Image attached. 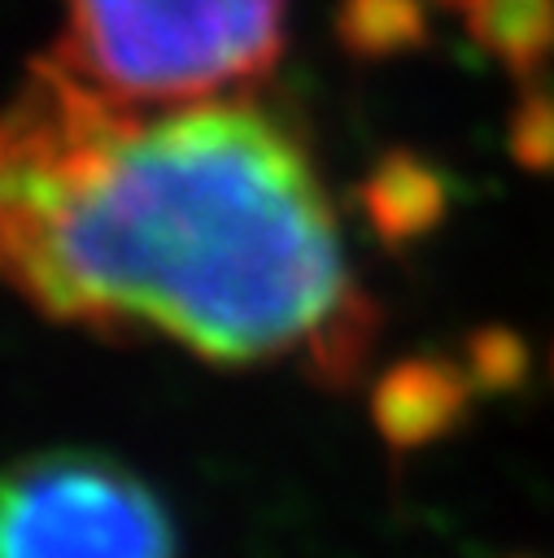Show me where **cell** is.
I'll return each instance as SVG.
<instances>
[{
  "label": "cell",
  "instance_id": "cell-1",
  "mask_svg": "<svg viewBox=\"0 0 554 558\" xmlns=\"http://www.w3.org/2000/svg\"><path fill=\"white\" fill-rule=\"evenodd\" d=\"M0 253L48 318L253 366L305 353L353 384L380 310L349 283L305 144L257 100L144 113L57 57L26 65L0 135Z\"/></svg>",
  "mask_w": 554,
  "mask_h": 558
},
{
  "label": "cell",
  "instance_id": "cell-2",
  "mask_svg": "<svg viewBox=\"0 0 554 558\" xmlns=\"http://www.w3.org/2000/svg\"><path fill=\"white\" fill-rule=\"evenodd\" d=\"M288 0H65L61 65L127 105H192L270 74Z\"/></svg>",
  "mask_w": 554,
  "mask_h": 558
},
{
  "label": "cell",
  "instance_id": "cell-3",
  "mask_svg": "<svg viewBox=\"0 0 554 558\" xmlns=\"http://www.w3.org/2000/svg\"><path fill=\"white\" fill-rule=\"evenodd\" d=\"M0 558H174L161 501L100 453H35L4 475Z\"/></svg>",
  "mask_w": 554,
  "mask_h": 558
},
{
  "label": "cell",
  "instance_id": "cell-4",
  "mask_svg": "<svg viewBox=\"0 0 554 558\" xmlns=\"http://www.w3.org/2000/svg\"><path fill=\"white\" fill-rule=\"evenodd\" d=\"M471 388L475 384L467 366L449 357L419 353V357L393 362L371 388V418H375L380 440L393 453H414L449 436L467 418Z\"/></svg>",
  "mask_w": 554,
  "mask_h": 558
},
{
  "label": "cell",
  "instance_id": "cell-5",
  "mask_svg": "<svg viewBox=\"0 0 554 558\" xmlns=\"http://www.w3.org/2000/svg\"><path fill=\"white\" fill-rule=\"evenodd\" d=\"M358 209L380 244L406 248L441 227V218L449 214V183L419 153L393 148L358 183Z\"/></svg>",
  "mask_w": 554,
  "mask_h": 558
},
{
  "label": "cell",
  "instance_id": "cell-6",
  "mask_svg": "<svg viewBox=\"0 0 554 558\" xmlns=\"http://www.w3.org/2000/svg\"><path fill=\"white\" fill-rule=\"evenodd\" d=\"M523 87L554 57V0H436Z\"/></svg>",
  "mask_w": 554,
  "mask_h": 558
},
{
  "label": "cell",
  "instance_id": "cell-7",
  "mask_svg": "<svg viewBox=\"0 0 554 558\" xmlns=\"http://www.w3.org/2000/svg\"><path fill=\"white\" fill-rule=\"evenodd\" d=\"M436 0H340L336 39L358 61H388L427 44V9Z\"/></svg>",
  "mask_w": 554,
  "mask_h": 558
},
{
  "label": "cell",
  "instance_id": "cell-8",
  "mask_svg": "<svg viewBox=\"0 0 554 558\" xmlns=\"http://www.w3.org/2000/svg\"><path fill=\"white\" fill-rule=\"evenodd\" d=\"M506 144L510 157L532 170V174H550L554 170V92L528 83L510 109L506 122Z\"/></svg>",
  "mask_w": 554,
  "mask_h": 558
},
{
  "label": "cell",
  "instance_id": "cell-9",
  "mask_svg": "<svg viewBox=\"0 0 554 558\" xmlns=\"http://www.w3.org/2000/svg\"><path fill=\"white\" fill-rule=\"evenodd\" d=\"M467 375L484 392H510L528 375V344L510 327H480L467 340Z\"/></svg>",
  "mask_w": 554,
  "mask_h": 558
}]
</instances>
